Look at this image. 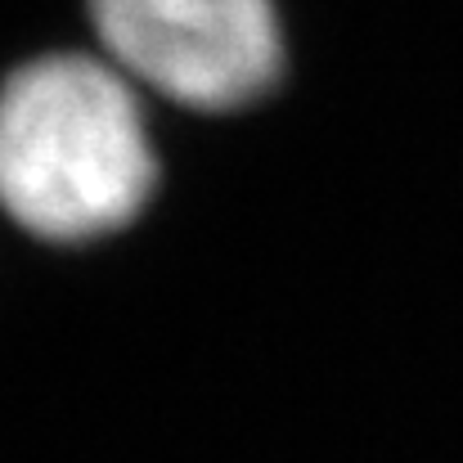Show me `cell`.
<instances>
[{
	"label": "cell",
	"instance_id": "1",
	"mask_svg": "<svg viewBox=\"0 0 463 463\" xmlns=\"http://www.w3.org/2000/svg\"><path fill=\"white\" fill-rule=\"evenodd\" d=\"M157 189L136 86L90 54H36L0 81V212L45 243L127 230Z\"/></svg>",
	"mask_w": 463,
	"mask_h": 463
},
{
	"label": "cell",
	"instance_id": "2",
	"mask_svg": "<svg viewBox=\"0 0 463 463\" xmlns=\"http://www.w3.org/2000/svg\"><path fill=\"white\" fill-rule=\"evenodd\" d=\"M109 63L194 113H234L275 90L284 27L275 0H86Z\"/></svg>",
	"mask_w": 463,
	"mask_h": 463
}]
</instances>
